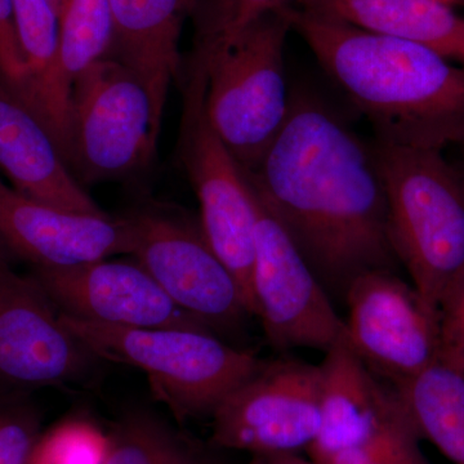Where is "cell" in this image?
Returning <instances> with one entry per match:
<instances>
[{
    "label": "cell",
    "instance_id": "6da1fadb",
    "mask_svg": "<svg viewBox=\"0 0 464 464\" xmlns=\"http://www.w3.org/2000/svg\"><path fill=\"white\" fill-rule=\"evenodd\" d=\"M244 173L333 302L360 275L400 264L373 151L316 96L292 92L282 130Z\"/></svg>",
    "mask_w": 464,
    "mask_h": 464
},
{
    "label": "cell",
    "instance_id": "7a4b0ae2",
    "mask_svg": "<svg viewBox=\"0 0 464 464\" xmlns=\"http://www.w3.org/2000/svg\"><path fill=\"white\" fill-rule=\"evenodd\" d=\"M280 9L378 140L436 151L464 146L463 66L315 9Z\"/></svg>",
    "mask_w": 464,
    "mask_h": 464
},
{
    "label": "cell",
    "instance_id": "3957f363",
    "mask_svg": "<svg viewBox=\"0 0 464 464\" xmlns=\"http://www.w3.org/2000/svg\"><path fill=\"white\" fill-rule=\"evenodd\" d=\"M372 151L396 256L427 304L438 308L464 268V179L442 151L381 140Z\"/></svg>",
    "mask_w": 464,
    "mask_h": 464
},
{
    "label": "cell",
    "instance_id": "277c9868",
    "mask_svg": "<svg viewBox=\"0 0 464 464\" xmlns=\"http://www.w3.org/2000/svg\"><path fill=\"white\" fill-rule=\"evenodd\" d=\"M60 316L97 359L141 369L155 398L179 420L212 417L261 362L209 329L127 328Z\"/></svg>",
    "mask_w": 464,
    "mask_h": 464
},
{
    "label": "cell",
    "instance_id": "5b68a950",
    "mask_svg": "<svg viewBox=\"0 0 464 464\" xmlns=\"http://www.w3.org/2000/svg\"><path fill=\"white\" fill-rule=\"evenodd\" d=\"M292 30L282 9L265 14L206 58L208 119L241 169L253 172L289 115L284 50Z\"/></svg>",
    "mask_w": 464,
    "mask_h": 464
},
{
    "label": "cell",
    "instance_id": "8992f818",
    "mask_svg": "<svg viewBox=\"0 0 464 464\" xmlns=\"http://www.w3.org/2000/svg\"><path fill=\"white\" fill-rule=\"evenodd\" d=\"M163 112L148 85L118 61L103 58L72 88L65 161L82 186L142 172L157 155Z\"/></svg>",
    "mask_w": 464,
    "mask_h": 464
},
{
    "label": "cell",
    "instance_id": "52a82bcc",
    "mask_svg": "<svg viewBox=\"0 0 464 464\" xmlns=\"http://www.w3.org/2000/svg\"><path fill=\"white\" fill-rule=\"evenodd\" d=\"M179 154L200 206L208 243L239 282L250 314V277L255 259L257 207L246 173L209 123L207 76L197 58H185Z\"/></svg>",
    "mask_w": 464,
    "mask_h": 464
},
{
    "label": "cell",
    "instance_id": "ba28073f",
    "mask_svg": "<svg viewBox=\"0 0 464 464\" xmlns=\"http://www.w3.org/2000/svg\"><path fill=\"white\" fill-rule=\"evenodd\" d=\"M133 232L130 256L177 306L219 337L252 315L239 282L208 243L200 221L151 201L125 215Z\"/></svg>",
    "mask_w": 464,
    "mask_h": 464
},
{
    "label": "cell",
    "instance_id": "9c48e42d",
    "mask_svg": "<svg viewBox=\"0 0 464 464\" xmlns=\"http://www.w3.org/2000/svg\"><path fill=\"white\" fill-rule=\"evenodd\" d=\"M253 195L257 228L250 277L252 315L258 317L275 350L310 348L326 353L343 340L344 320L282 225Z\"/></svg>",
    "mask_w": 464,
    "mask_h": 464
},
{
    "label": "cell",
    "instance_id": "30bf717a",
    "mask_svg": "<svg viewBox=\"0 0 464 464\" xmlns=\"http://www.w3.org/2000/svg\"><path fill=\"white\" fill-rule=\"evenodd\" d=\"M320 383L319 365L261 360L210 417L213 444L252 456L307 453L319 432Z\"/></svg>",
    "mask_w": 464,
    "mask_h": 464
},
{
    "label": "cell",
    "instance_id": "8fae6325",
    "mask_svg": "<svg viewBox=\"0 0 464 464\" xmlns=\"http://www.w3.org/2000/svg\"><path fill=\"white\" fill-rule=\"evenodd\" d=\"M343 304L344 342L381 380L396 387L439 362L438 308L395 271L360 275Z\"/></svg>",
    "mask_w": 464,
    "mask_h": 464
},
{
    "label": "cell",
    "instance_id": "7c38bea8",
    "mask_svg": "<svg viewBox=\"0 0 464 464\" xmlns=\"http://www.w3.org/2000/svg\"><path fill=\"white\" fill-rule=\"evenodd\" d=\"M97 360L67 331L41 284L18 274L0 246V384L72 383L87 377Z\"/></svg>",
    "mask_w": 464,
    "mask_h": 464
},
{
    "label": "cell",
    "instance_id": "4fadbf2b",
    "mask_svg": "<svg viewBox=\"0 0 464 464\" xmlns=\"http://www.w3.org/2000/svg\"><path fill=\"white\" fill-rule=\"evenodd\" d=\"M30 275L63 315L127 328L209 329L177 306L136 259L32 267Z\"/></svg>",
    "mask_w": 464,
    "mask_h": 464
},
{
    "label": "cell",
    "instance_id": "5bb4252c",
    "mask_svg": "<svg viewBox=\"0 0 464 464\" xmlns=\"http://www.w3.org/2000/svg\"><path fill=\"white\" fill-rule=\"evenodd\" d=\"M0 246L32 267H66L130 255L133 232L127 216L66 212L0 179Z\"/></svg>",
    "mask_w": 464,
    "mask_h": 464
},
{
    "label": "cell",
    "instance_id": "9a60e30c",
    "mask_svg": "<svg viewBox=\"0 0 464 464\" xmlns=\"http://www.w3.org/2000/svg\"><path fill=\"white\" fill-rule=\"evenodd\" d=\"M320 426L307 456L314 464L362 447L406 417L398 391L372 373L342 340L324 353Z\"/></svg>",
    "mask_w": 464,
    "mask_h": 464
},
{
    "label": "cell",
    "instance_id": "2e32d148",
    "mask_svg": "<svg viewBox=\"0 0 464 464\" xmlns=\"http://www.w3.org/2000/svg\"><path fill=\"white\" fill-rule=\"evenodd\" d=\"M0 170L12 188L66 212L106 216L72 176L41 119L0 79Z\"/></svg>",
    "mask_w": 464,
    "mask_h": 464
},
{
    "label": "cell",
    "instance_id": "e0dca14e",
    "mask_svg": "<svg viewBox=\"0 0 464 464\" xmlns=\"http://www.w3.org/2000/svg\"><path fill=\"white\" fill-rule=\"evenodd\" d=\"M112 42L108 57L136 72L158 108L166 109L170 84L185 67L179 41L198 0H109Z\"/></svg>",
    "mask_w": 464,
    "mask_h": 464
},
{
    "label": "cell",
    "instance_id": "ac0fdd59",
    "mask_svg": "<svg viewBox=\"0 0 464 464\" xmlns=\"http://www.w3.org/2000/svg\"><path fill=\"white\" fill-rule=\"evenodd\" d=\"M111 42L109 0H66L58 14L56 61L41 115L63 159L69 145L72 88L85 70L108 57Z\"/></svg>",
    "mask_w": 464,
    "mask_h": 464
},
{
    "label": "cell",
    "instance_id": "d6986e66",
    "mask_svg": "<svg viewBox=\"0 0 464 464\" xmlns=\"http://www.w3.org/2000/svg\"><path fill=\"white\" fill-rule=\"evenodd\" d=\"M293 5L398 36L464 67V17L440 0H297Z\"/></svg>",
    "mask_w": 464,
    "mask_h": 464
},
{
    "label": "cell",
    "instance_id": "ffe728a7",
    "mask_svg": "<svg viewBox=\"0 0 464 464\" xmlns=\"http://www.w3.org/2000/svg\"><path fill=\"white\" fill-rule=\"evenodd\" d=\"M395 389L420 439L464 464V375L436 362Z\"/></svg>",
    "mask_w": 464,
    "mask_h": 464
},
{
    "label": "cell",
    "instance_id": "44dd1931",
    "mask_svg": "<svg viewBox=\"0 0 464 464\" xmlns=\"http://www.w3.org/2000/svg\"><path fill=\"white\" fill-rule=\"evenodd\" d=\"M103 464H217L206 449L152 414L125 415L110 433Z\"/></svg>",
    "mask_w": 464,
    "mask_h": 464
},
{
    "label": "cell",
    "instance_id": "7402d4cb",
    "mask_svg": "<svg viewBox=\"0 0 464 464\" xmlns=\"http://www.w3.org/2000/svg\"><path fill=\"white\" fill-rule=\"evenodd\" d=\"M18 42L27 67L25 103L41 119L58 42V14L50 0H12Z\"/></svg>",
    "mask_w": 464,
    "mask_h": 464
},
{
    "label": "cell",
    "instance_id": "603a6c76",
    "mask_svg": "<svg viewBox=\"0 0 464 464\" xmlns=\"http://www.w3.org/2000/svg\"><path fill=\"white\" fill-rule=\"evenodd\" d=\"M297 0H198L192 12L194 56L206 58L234 41L265 14Z\"/></svg>",
    "mask_w": 464,
    "mask_h": 464
},
{
    "label": "cell",
    "instance_id": "cb8c5ba5",
    "mask_svg": "<svg viewBox=\"0 0 464 464\" xmlns=\"http://www.w3.org/2000/svg\"><path fill=\"white\" fill-rule=\"evenodd\" d=\"M110 435L84 418H69L39 436L27 464H103Z\"/></svg>",
    "mask_w": 464,
    "mask_h": 464
},
{
    "label": "cell",
    "instance_id": "d4e9b609",
    "mask_svg": "<svg viewBox=\"0 0 464 464\" xmlns=\"http://www.w3.org/2000/svg\"><path fill=\"white\" fill-rule=\"evenodd\" d=\"M439 362L464 375V268L438 304Z\"/></svg>",
    "mask_w": 464,
    "mask_h": 464
},
{
    "label": "cell",
    "instance_id": "484cf974",
    "mask_svg": "<svg viewBox=\"0 0 464 464\" xmlns=\"http://www.w3.org/2000/svg\"><path fill=\"white\" fill-rule=\"evenodd\" d=\"M39 436L33 409L20 402L0 404V464H26Z\"/></svg>",
    "mask_w": 464,
    "mask_h": 464
},
{
    "label": "cell",
    "instance_id": "4316f807",
    "mask_svg": "<svg viewBox=\"0 0 464 464\" xmlns=\"http://www.w3.org/2000/svg\"><path fill=\"white\" fill-rule=\"evenodd\" d=\"M0 79L25 102L27 67L18 42L12 0H0Z\"/></svg>",
    "mask_w": 464,
    "mask_h": 464
},
{
    "label": "cell",
    "instance_id": "83f0119b",
    "mask_svg": "<svg viewBox=\"0 0 464 464\" xmlns=\"http://www.w3.org/2000/svg\"><path fill=\"white\" fill-rule=\"evenodd\" d=\"M368 464H430L420 450V444L406 448L391 456L382 457Z\"/></svg>",
    "mask_w": 464,
    "mask_h": 464
},
{
    "label": "cell",
    "instance_id": "f1b7e54d",
    "mask_svg": "<svg viewBox=\"0 0 464 464\" xmlns=\"http://www.w3.org/2000/svg\"><path fill=\"white\" fill-rule=\"evenodd\" d=\"M249 464H314L301 453L257 454Z\"/></svg>",
    "mask_w": 464,
    "mask_h": 464
},
{
    "label": "cell",
    "instance_id": "f546056e",
    "mask_svg": "<svg viewBox=\"0 0 464 464\" xmlns=\"http://www.w3.org/2000/svg\"><path fill=\"white\" fill-rule=\"evenodd\" d=\"M50 2L51 5H53V8L56 9L57 14H60L61 9H63L66 0H50Z\"/></svg>",
    "mask_w": 464,
    "mask_h": 464
},
{
    "label": "cell",
    "instance_id": "4dcf8cb0",
    "mask_svg": "<svg viewBox=\"0 0 464 464\" xmlns=\"http://www.w3.org/2000/svg\"><path fill=\"white\" fill-rule=\"evenodd\" d=\"M440 2L447 3V5H450L451 3L458 2V0H440Z\"/></svg>",
    "mask_w": 464,
    "mask_h": 464
},
{
    "label": "cell",
    "instance_id": "1f68e13d",
    "mask_svg": "<svg viewBox=\"0 0 464 464\" xmlns=\"http://www.w3.org/2000/svg\"><path fill=\"white\" fill-rule=\"evenodd\" d=\"M27 464V463H26Z\"/></svg>",
    "mask_w": 464,
    "mask_h": 464
}]
</instances>
